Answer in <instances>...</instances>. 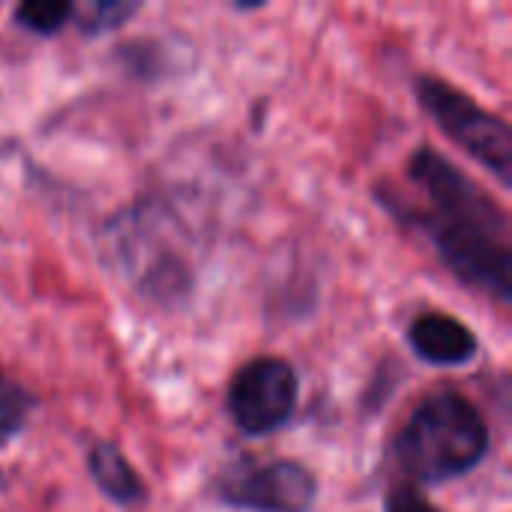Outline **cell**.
Returning <instances> with one entry per match:
<instances>
[{
	"label": "cell",
	"instance_id": "6da1fadb",
	"mask_svg": "<svg viewBox=\"0 0 512 512\" xmlns=\"http://www.w3.org/2000/svg\"><path fill=\"white\" fill-rule=\"evenodd\" d=\"M408 174L423 189V204L411 210V219L441 261L462 282L510 303L512 234L504 207L432 147L411 156Z\"/></svg>",
	"mask_w": 512,
	"mask_h": 512
},
{
	"label": "cell",
	"instance_id": "ba28073f",
	"mask_svg": "<svg viewBox=\"0 0 512 512\" xmlns=\"http://www.w3.org/2000/svg\"><path fill=\"white\" fill-rule=\"evenodd\" d=\"M90 474L99 486L102 495H108L114 504L120 507H129V504H141L147 498V489L138 477V471L126 462V456L108 444V441H99L93 450H90Z\"/></svg>",
	"mask_w": 512,
	"mask_h": 512
},
{
	"label": "cell",
	"instance_id": "30bf717a",
	"mask_svg": "<svg viewBox=\"0 0 512 512\" xmlns=\"http://www.w3.org/2000/svg\"><path fill=\"white\" fill-rule=\"evenodd\" d=\"M33 411V396L12 378L0 372V441L18 435Z\"/></svg>",
	"mask_w": 512,
	"mask_h": 512
},
{
	"label": "cell",
	"instance_id": "9c48e42d",
	"mask_svg": "<svg viewBox=\"0 0 512 512\" xmlns=\"http://www.w3.org/2000/svg\"><path fill=\"white\" fill-rule=\"evenodd\" d=\"M72 15H75V6L60 3V0H30L15 9V21L24 30H33L39 36H54L57 30H63V24Z\"/></svg>",
	"mask_w": 512,
	"mask_h": 512
},
{
	"label": "cell",
	"instance_id": "7c38bea8",
	"mask_svg": "<svg viewBox=\"0 0 512 512\" xmlns=\"http://www.w3.org/2000/svg\"><path fill=\"white\" fill-rule=\"evenodd\" d=\"M387 512H438L426 498H420L414 489H408V486H399V489H393L390 492V498H387Z\"/></svg>",
	"mask_w": 512,
	"mask_h": 512
},
{
	"label": "cell",
	"instance_id": "52a82bcc",
	"mask_svg": "<svg viewBox=\"0 0 512 512\" xmlns=\"http://www.w3.org/2000/svg\"><path fill=\"white\" fill-rule=\"evenodd\" d=\"M408 342L414 354L432 366H465L477 354V336L444 312L420 315L408 330Z\"/></svg>",
	"mask_w": 512,
	"mask_h": 512
},
{
	"label": "cell",
	"instance_id": "3957f363",
	"mask_svg": "<svg viewBox=\"0 0 512 512\" xmlns=\"http://www.w3.org/2000/svg\"><path fill=\"white\" fill-rule=\"evenodd\" d=\"M489 450L483 414L459 393H435L405 423L396 456L417 483H450L471 474Z\"/></svg>",
	"mask_w": 512,
	"mask_h": 512
},
{
	"label": "cell",
	"instance_id": "5b68a950",
	"mask_svg": "<svg viewBox=\"0 0 512 512\" xmlns=\"http://www.w3.org/2000/svg\"><path fill=\"white\" fill-rule=\"evenodd\" d=\"M300 381L291 363L276 357H258L246 363L228 390V411L240 432L264 438L279 432L297 408Z\"/></svg>",
	"mask_w": 512,
	"mask_h": 512
},
{
	"label": "cell",
	"instance_id": "277c9868",
	"mask_svg": "<svg viewBox=\"0 0 512 512\" xmlns=\"http://www.w3.org/2000/svg\"><path fill=\"white\" fill-rule=\"evenodd\" d=\"M423 108L435 117V123L465 147L480 165H486L504 186H510L512 135L510 126L480 108L471 96L450 87L441 78H420L417 84Z\"/></svg>",
	"mask_w": 512,
	"mask_h": 512
},
{
	"label": "cell",
	"instance_id": "8992f818",
	"mask_svg": "<svg viewBox=\"0 0 512 512\" xmlns=\"http://www.w3.org/2000/svg\"><path fill=\"white\" fill-rule=\"evenodd\" d=\"M225 507L249 512H309L318 498L315 474L297 462L243 465L219 483Z\"/></svg>",
	"mask_w": 512,
	"mask_h": 512
},
{
	"label": "cell",
	"instance_id": "7a4b0ae2",
	"mask_svg": "<svg viewBox=\"0 0 512 512\" xmlns=\"http://www.w3.org/2000/svg\"><path fill=\"white\" fill-rule=\"evenodd\" d=\"M189 231L159 201H144L120 213L102 243L111 267L150 300H177L192 288Z\"/></svg>",
	"mask_w": 512,
	"mask_h": 512
},
{
	"label": "cell",
	"instance_id": "8fae6325",
	"mask_svg": "<svg viewBox=\"0 0 512 512\" xmlns=\"http://www.w3.org/2000/svg\"><path fill=\"white\" fill-rule=\"evenodd\" d=\"M90 18L84 21L87 33H102V30H114L120 27L126 18H132L138 12V3H120V0H105V3H93Z\"/></svg>",
	"mask_w": 512,
	"mask_h": 512
}]
</instances>
